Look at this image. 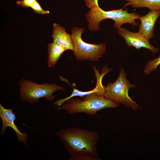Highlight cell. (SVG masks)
Here are the masks:
<instances>
[{
  "mask_svg": "<svg viewBox=\"0 0 160 160\" xmlns=\"http://www.w3.org/2000/svg\"><path fill=\"white\" fill-rule=\"evenodd\" d=\"M56 135L70 155L69 160H101L97 153V132L72 127L61 129Z\"/></svg>",
  "mask_w": 160,
  "mask_h": 160,
  "instance_id": "6da1fadb",
  "label": "cell"
},
{
  "mask_svg": "<svg viewBox=\"0 0 160 160\" xmlns=\"http://www.w3.org/2000/svg\"><path fill=\"white\" fill-rule=\"evenodd\" d=\"M119 104L106 98L104 95H92L83 97L71 98L58 109L63 110L70 114L84 113L87 114L96 115L97 112L103 109L118 108Z\"/></svg>",
  "mask_w": 160,
  "mask_h": 160,
  "instance_id": "7a4b0ae2",
  "label": "cell"
},
{
  "mask_svg": "<svg viewBox=\"0 0 160 160\" xmlns=\"http://www.w3.org/2000/svg\"><path fill=\"white\" fill-rule=\"evenodd\" d=\"M127 9L124 10L121 9L105 11L99 6L90 9L85 15L88 28L91 31H98L100 22L108 19L114 21L113 26L118 29L121 28L122 25L126 23L131 24L133 26L137 25L138 23L135 20L139 19L141 16L136 13H129Z\"/></svg>",
  "mask_w": 160,
  "mask_h": 160,
  "instance_id": "3957f363",
  "label": "cell"
},
{
  "mask_svg": "<svg viewBox=\"0 0 160 160\" xmlns=\"http://www.w3.org/2000/svg\"><path fill=\"white\" fill-rule=\"evenodd\" d=\"M127 75L124 69L121 67L119 76L113 82H109L105 87L104 96L119 104L131 108L134 111L139 109L140 107L133 101L128 95L129 89L135 87L131 84L126 78Z\"/></svg>",
  "mask_w": 160,
  "mask_h": 160,
  "instance_id": "277c9868",
  "label": "cell"
},
{
  "mask_svg": "<svg viewBox=\"0 0 160 160\" xmlns=\"http://www.w3.org/2000/svg\"><path fill=\"white\" fill-rule=\"evenodd\" d=\"M84 31L83 28L76 27L71 30V35L74 45V55L78 60L97 61L106 52V44L103 43L95 44L85 42L81 38Z\"/></svg>",
  "mask_w": 160,
  "mask_h": 160,
  "instance_id": "5b68a950",
  "label": "cell"
},
{
  "mask_svg": "<svg viewBox=\"0 0 160 160\" xmlns=\"http://www.w3.org/2000/svg\"><path fill=\"white\" fill-rule=\"evenodd\" d=\"M19 84L21 100L31 103L38 102L42 97L52 101L56 96L52 95L54 92L58 90L65 91L63 87L56 84L44 83L39 84L24 79L20 80Z\"/></svg>",
  "mask_w": 160,
  "mask_h": 160,
  "instance_id": "8992f818",
  "label": "cell"
},
{
  "mask_svg": "<svg viewBox=\"0 0 160 160\" xmlns=\"http://www.w3.org/2000/svg\"><path fill=\"white\" fill-rule=\"evenodd\" d=\"M118 34L124 39L127 44L129 47H133L136 49L142 47L150 50L153 54L157 52L159 49L149 42V40L138 32H131L124 28L118 29Z\"/></svg>",
  "mask_w": 160,
  "mask_h": 160,
  "instance_id": "52a82bcc",
  "label": "cell"
},
{
  "mask_svg": "<svg viewBox=\"0 0 160 160\" xmlns=\"http://www.w3.org/2000/svg\"><path fill=\"white\" fill-rule=\"evenodd\" d=\"M0 117L2 122L1 134H3L7 128L10 127L15 132L18 140L23 143L27 146L26 141L27 134L25 132H21L15 124V121L16 119V116L13 112L12 109L6 108L0 103Z\"/></svg>",
  "mask_w": 160,
  "mask_h": 160,
  "instance_id": "ba28073f",
  "label": "cell"
},
{
  "mask_svg": "<svg viewBox=\"0 0 160 160\" xmlns=\"http://www.w3.org/2000/svg\"><path fill=\"white\" fill-rule=\"evenodd\" d=\"M160 16V11L150 10L145 15L139 18L141 24L139 25L138 33L149 40L154 36L156 22Z\"/></svg>",
  "mask_w": 160,
  "mask_h": 160,
  "instance_id": "9c48e42d",
  "label": "cell"
},
{
  "mask_svg": "<svg viewBox=\"0 0 160 160\" xmlns=\"http://www.w3.org/2000/svg\"><path fill=\"white\" fill-rule=\"evenodd\" d=\"M97 72H95L97 80L96 86L94 89L89 91H82L73 88V90L70 96L55 101L54 103V105H57L58 106H61L67 101L75 97H83L85 96L92 95H104L105 92V87L102 85V79L103 76L105 74L99 75V74Z\"/></svg>",
  "mask_w": 160,
  "mask_h": 160,
  "instance_id": "30bf717a",
  "label": "cell"
},
{
  "mask_svg": "<svg viewBox=\"0 0 160 160\" xmlns=\"http://www.w3.org/2000/svg\"><path fill=\"white\" fill-rule=\"evenodd\" d=\"M51 37L53 42L57 44L65 50L74 51V45L71 35L67 33L65 28L58 24L54 23Z\"/></svg>",
  "mask_w": 160,
  "mask_h": 160,
  "instance_id": "8fae6325",
  "label": "cell"
},
{
  "mask_svg": "<svg viewBox=\"0 0 160 160\" xmlns=\"http://www.w3.org/2000/svg\"><path fill=\"white\" fill-rule=\"evenodd\" d=\"M48 66L50 68L53 67L56 64L59 57L66 50L60 45L52 42L48 45Z\"/></svg>",
  "mask_w": 160,
  "mask_h": 160,
  "instance_id": "7c38bea8",
  "label": "cell"
},
{
  "mask_svg": "<svg viewBox=\"0 0 160 160\" xmlns=\"http://www.w3.org/2000/svg\"><path fill=\"white\" fill-rule=\"evenodd\" d=\"M127 3L126 6L130 5L134 8L146 7L151 11H160V0H125Z\"/></svg>",
  "mask_w": 160,
  "mask_h": 160,
  "instance_id": "4fadbf2b",
  "label": "cell"
},
{
  "mask_svg": "<svg viewBox=\"0 0 160 160\" xmlns=\"http://www.w3.org/2000/svg\"><path fill=\"white\" fill-rule=\"evenodd\" d=\"M160 65V55L157 58L148 61L144 69V72L146 75L150 74L155 70Z\"/></svg>",
  "mask_w": 160,
  "mask_h": 160,
  "instance_id": "5bb4252c",
  "label": "cell"
},
{
  "mask_svg": "<svg viewBox=\"0 0 160 160\" xmlns=\"http://www.w3.org/2000/svg\"><path fill=\"white\" fill-rule=\"evenodd\" d=\"M31 7L34 12L38 14L44 15L48 14L49 13L48 10L46 11L43 10L37 0L35 1L31 6Z\"/></svg>",
  "mask_w": 160,
  "mask_h": 160,
  "instance_id": "9a60e30c",
  "label": "cell"
},
{
  "mask_svg": "<svg viewBox=\"0 0 160 160\" xmlns=\"http://www.w3.org/2000/svg\"><path fill=\"white\" fill-rule=\"evenodd\" d=\"M36 0H22L16 2V4L23 7H31L32 4Z\"/></svg>",
  "mask_w": 160,
  "mask_h": 160,
  "instance_id": "2e32d148",
  "label": "cell"
},
{
  "mask_svg": "<svg viewBox=\"0 0 160 160\" xmlns=\"http://www.w3.org/2000/svg\"><path fill=\"white\" fill-rule=\"evenodd\" d=\"M87 7L90 9L99 6L98 0H84Z\"/></svg>",
  "mask_w": 160,
  "mask_h": 160,
  "instance_id": "e0dca14e",
  "label": "cell"
}]
</instances>
